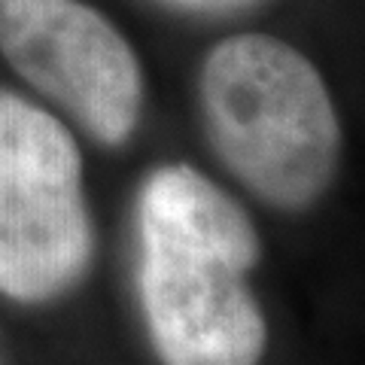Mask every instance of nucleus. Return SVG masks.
<instances>
[{"mask_svg": "<svg viewBox=\"0 0 365 365\" xmlns=\"http://www.w3.org/2000/svg\"><path fill=\"white\" fill-rule=\"evenodd\" d=\"M174 4L195 6V9H232V6L247 4V0H174Z\"/></svg>", "mask_w": 365, "mask_h": 365, "instance_id": "5", "label": "nucleus"}, {"mask_svg": "<svg viewBox=\"0 0 365 365\" xmlns=\"http://www.w3.org/2000/svg\"><path fill=\"white\" fill-rule=\"evenodd\" d=\"M0 49L98 140L119 143L140 113V67L122 34L79 0H0Z\"/></svg>", "mask_w": 365, "mask_h": 365, "instance_id": "4", "label": "nucleus"}, {"mask_svg": "<svg viewBox=\"0 0 365 365\" xmlns=\"http://www.w3.org/2000/svg\"><path fill=\"white\" fill-rule=\"evenodd\" d=\"M91 228L73 137L0 91V292L46 302L86 271Z\"/></svg>", "mask_w": 365, "mask_h": 365, "instance_id": "3", "label": "nucleus"}, {"mask_svg": "<svg viewBox=\"0 0 365 365\" xmlns=\"http://www.w3.org/2000/svg\"><path fill=\"white\" fill-rule=\"evenodd\" d=\"M259 237L192 168H162L140 195V299L165 365H259L268 329L247 287Z\"/></svg>", "mask_w": 365, "mask_h": 365, "instance_id": "1", "label": "nucleus"}, {"mask_svg": "<svg viewBox=\"0 0 365 365\" xmlns=\"http://www.w3.org/2000/svg\"><path fill=\"white\" fill-rule=\"evenodd\" d=\"M207 128L247 189L277 207H304L338 162V116L317 67L292 46L241 34L201 73Z\"/></svg>", "mask_w": 365, "mask_h": 365, "instance_id": "2", "label": "nucleus"}]
</instances>
